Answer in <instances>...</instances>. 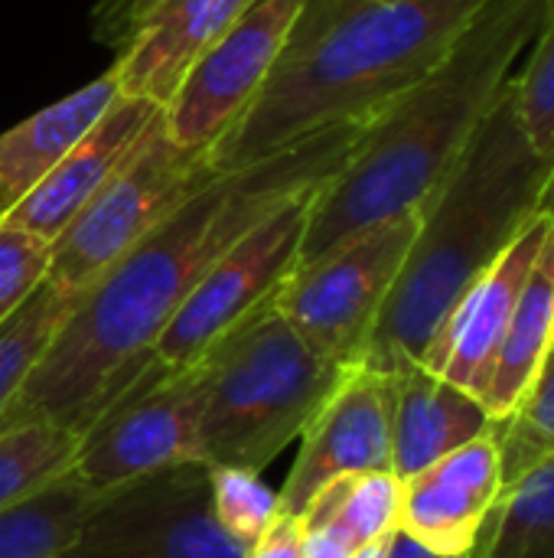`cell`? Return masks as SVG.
<instances>
[{"instance_id": "27", "label": "cell", "mask_w": 554, "mask_h": 558, "mask_svg": "<svg viewBox=\"0 0 554 558\" xmlns=\"http://www.w3.org/2000/svg\"><path fill=\"white\" fill-rule=\"evenodd\" d=\"M209 504L219 530L242 546H251L281 517L278 490L245 468H209Z\"/></svg>"}, {"instance_id": "2", "label": "cell", "mask_w": 554, "mask_h": 558, "mask_svg": "<svg viewBox=\"0 0 554 558\" xmlns=\"http://www.w3.org/2000/svg\"><path fill=\"white\" fill-rule=\"evenodd\" d=\"M545 7L549 0H487L441 62L362 128L346 163L313 196L297 265L428 206L509 88Z\"/></svg>"}, {"instance_id": "10", "label": "cell", "mask_w": 554, "mask_h": 558, "mask_svg": "<svg viewBox=\"0 0 554 558\" xmlns=\"http://www.w3.org/2000/svg\"><path fill=\"white\" fill-rule=\"evenodd\" d=\"M202 396V360L189 369H163L150 360L137 383L82 432L75 474L95 490H111L199 461Z\"/></svg>"}, {"instance_id": "34", "label": "cell", "mask_w": 554, "mask_h": 558, "mask_svg": "<svg viewBox=\"0 0 554 558\" xmlns=\"http://www.w3.org/2000/svg\"><path fill=\"white\" fill-rule=\"evenodd\" d=\"M542 213H549L554 219V173H552V183H549V190H545V199H542Z\"/></svg>"}, {"instance_id": "23", "label": "cell", "mask_w": 554, "mask_h": 558, "mask_svg": "<svg viewBox=\"0 0 554 558\" xmlns=\"http://www.w3.org/2000/svg\"><path fill=\"white\" fill-rule=\"evenodd\" d=\"M82 435L62 425H26L0 435V510L75 471Z\"/></svg>"}, {"instance_id": "22", "label": "cell", "mask_w": 554, "mask_h": 558, "mask_svg": "<svg viewBox=\"0 0 554 558\" xmlns=\"http://www.w3.org/2000/svg\"><path fill=\"white\" fill-rule=\"evenodd\" d=\"M398 513L402 481L392 471H376L333 481L327 490L313 497L300 523H330L362 549L398 533Z\"/></svg>"}, {"instance_id": "7", "label": "cell", "mask_w": 554, "mask_h": 558, "mask_svg": "<svg viewBox=\"0 0 554 558\" xmlns=\"http://www.w3.org/2000/svg\"><path fill=\"white\" fill-rule=\"evenodd\" d=\"M418 226L421 213H405L297 265L278 288L274 311L320 356L362 366L372 327L408 258Z\"/></svg>"}, {"instance_id": "9", "label": "cell", "mask_w": 554, "mask_h": 558, "mask_svg": "<svg viewBox=\"0 0 554 558\" xmlns=\"http://www.w3.org/2000/svg\"><path fill=\"white\" fill-rule=\"evenodd\" d=\"M209 504V468L193 461L111 487L56 558H245Z\"/></svg>"}, {"instance_id": "12", "label": "cell", "mask_w": 554, "mask_h": 558, "mask_svg": "<svg viewBox=\"0 0 554 558\" xmlns=\"http://www.w3.org/2000/svg\"><path fill=\"white\" fill-rule=\"evenodd\" d=\"M395 376L356 366L300 435V454L278 490L281 513L304 517L333 481L392 471Z\"/></svg>"}, {"instance_id": "30", "label": "cell", "mask_w": 554, "mask_h": 558, "mask_svg": "<svg viewBox=\"0 0 554 558\" xmlns=\"http://www.w3.org/2000/svg\"><path fill=\"white\" fill-rule=\"evenodd\" d=\"M245 558H304V526H300V517L281 513L268 526V533H261L248 546Z\"/></svg>"}, {"instance_id": "1", "label": "cell", "mask_w": 554, "mask_h": 558, "mask_svg": "<svg viewBox=\"0 0 554 558\" xmlns=\"http://www.w3.org/2000/svg\"><path fill=\"white\" fill-rule=\"evenodd\" d=\"M362 128L320 131L196 190L72 301L46 353L3 409L0 435L36 422L82 435L137 383L160 333L212 262L278 206L330 183Z\"/></svg>"}, {"instance_id": "15", "label": "cell", "mask_w": 554, "mask_h": 558, "mask_svg": "<svg viewBox=\"0 0 554 558\" xmlns=\"http://www.w3.org/2000/svg\"><path fill=\"white\" fill-rule=\"evenodd\" d=\"M160 118V108L144 98H118L95 128L69 147V154L13 206L0 216L3 226L20 229L52 245L65 226L88 206V199L108 183V177L127 160L147 128Z\"/></svg>"}, {"instance_id": "16", "label": "cell", "mask_w": 554, "mask_h": 558, "mask_svg": "<svg viewBox=\"0 0 554 558\" xmlns=\"http://www.w3.org/2000/svg\"><path fill=\"white\" fill-rule=\"evenodd\" d=\"M251 3L255 0H160L131 29L111 62L121 95L153 101L163 111L186 72Z\"/></svg>"}, {"instance_id": "21", "label": "cell", "mask_w": 554, "mask_h": 558, "mask_svg": "<svg viewBox=\"0 0 554 558\" xmlns=\"http://www.w3.org/2000/svg\"><path fill=\"white\" fill-rule=\"evenodd\" d=\"M477 549L483 558H554V454L503 490Z\"/></svg>"}, {"instance_id": "26", "label": "cell", "mask_w": 554, "mask_h": 558, "mask_svg": "<svg viewBox=\"0 0 554 558\" xmlns=\"http://www.w3.org/2000/svg\"><path fill=\"white\" fill-rule=\"evenodd\" d=\"M500 454L503 490L554 454V360L545 363L542 376L519 402V409L500 422Z\"/></svg>"}, {"instance_id": "4", "label": "cell", "mask_w": 554, "mask_h": 558, "mask_svg": "<svg viewBox=\"0 0 554 558\" xmlns=\"http://www.w3.org/2000/svg\"><path fill=\"white\" fill-rule=\"evenodd\" d=\"M552 173L554 160L532 150L506 88L421 209L418 235L362 353L366 369L395 376L421 363L464 291L542 213Z\"/></svg>"}, {"instance_id": "32", "label": "cell", "mask_w": 554, "mask_h": 558, "mask_svg": "<svg viewBox=\"0 0 554 558\" xmlns=\"http://www.w3.org/2000/svg\"><path fill=\"white\" fill-rule=\"evenodd\" d=\"M385 558H483L480 556V549H473V553H467V556H438V553H428L424 546H418L415 539H408L405 533H395L392 539H389V553Z\"/></svg>"}, {"instance_id": "20", "label": "cell", "mask_w": 554, "mask_h": 558, "mask_svg": "<svg viewBox=\"0 0 554 558\" xmlns=\"http://www.w3.org/2000/svg\"><path fill=\"white\" fill-rule=\"evenodd\" d=\"M104 494L69 471L39 494L0 510V558H56Z\"/></svg>"}, {"instance_id": "3", "label": "cell", "mask_w": 554, "mask_h": 558, "mask_svg": "<svg viewBox=\"0 0 554 558\" xmlns=\"http://www.w3.org/2000/svg\"><path fill=\"white\" fill-rule=\"evenodd\" d=\"M487 0H304L287 46L238 124L209 150L216 173L320 131L369 124L431 72Z\"/></svg>"}, {"instance_id": "18", "label": "cell", "mask_w": 554, "mask_h": 558, "mask_svg": "<svg viewBox=\"0 0 554 558\" xmlns=\"http://www.w3.org/2000/svg\"><path fill=\"white\" fill-rule=\"evenodd\" d=\"M118 98L121 88L108 65L98 78L0 131V216L13 209Z\"/></svg>"}, {"instance_id": "8", "label": "cell", "mask_w": 554, "mask_h": 558, "mask_svg": "<svg viewBox=\"0 0 554 558\" xmlns=\"http://www.w3.org/2000/svg\"><path fill=\"white\" fill-rule=\"evenodd\" d=\"M313 196L317 190L287 199L212 262L153 347V360L163 369H189L238 324L274 301L300 262Z\"/></svg>"}, {"instance_id": "28", "label": "cell", "mask_w": 554, "mask_h": 558, "mask_svg": "<svg viewBox=\"0 0 554 558\" xmlns=\"http://www.w3.org/2000/svg\"><path fill=\"white\" fill-rule=\"evenodd\" d=\"M49 275V245L0 222V327Z\"/></svg>"}, {"instance_id": "29", "label": "cell", "mask_w": 554, "mask_h": 558, "mask_svg": "<svg viewBox=\"0 0 554 558\" xmlns=\"http://www.w3.org/2000/svg\"><path fill=\"white\" fill-rule=\"evenodd\" d=\"M160 0H98L91 10V33L104 46H118L131 36V29L157 7Z\"/></svg>"}, {"instance_id": "25", "label": "cell", "mask_w": 554, "mask_h": 558, "mask_svg": "<svg viewBox=\"0 0 554 558\" xmlns=\"http://www.w3.org/2000/svg\"><path fill=\"white\" fill-rule=\"evenodd\" d=\"M509 88L526 141L539 157L554 160V0H549L542 26Z\"/></svg>"}, {"instance_id": "14", "label": "cell", "mask_w": 554, "mask_h": 558, "mask_svg": "<svg viewBox=\"0 0 554 558\" xmlns=\"http://www.w3.org/2000/svg\"><path fill=\"white\" fill-rule=\"evenodd\" d=\"M503 497L500 422L402 484L398 533L438 556H467Z\"/></svg>"}, {"instance_id": "6", "label": "cell", "mask_w": 554, "mask_h": 558, "mask_svg": "<svg viewBox=\"0 0 554 558\" xmlns=\"http://www.w3.org/2000/svg\"><path fill=\"white\" fill-rule=\"evenodd\" d=\"M212 177L219 173L209 167V154L170 141L160 111L127 160L49 245L46 278L78 298Z\"/></svg>"}, {"instance_id": "11", "label": "cell", "mask_w": 554, "mask_h": 558, "mask_svg": "<svg viewBox=\"0 0 554 558\" xmlns=\"http://www.w3.org/2000/svg\"><path fill=\"white\" fill-rule=\"evenodd\" d=\"M300 10L304 0H255L163 105V131L170 141L209 154L258 98Z\"/></svg>"}, {"instance_id": "24", "label": "cell", "mask_w": 554, "mask_h": 558, "mask_svg": "<svg viewBox=\"0 0 554 558\" xmlns=\"http://www.w3.org/2000/svg\"><path fill=\"white\" fill-rule=\"evenodd\" d=\"M72 294L56 288L49 278L26 298V304L0 327V415L23 386L26 373L46 353L49 340L72 311Z\"/></svg>"}, {"instance_id": "31", "label": "cell", "mask_w": 554, "mask_h": 558, "mask_svg": "<svg viewBox=\"0 0 554 558\" xmlns=\"http://www.w3.org/2000/svg\"><path fill=\"white\" fill-rule=\"evenodd\" d=\"M304 526V558H353L356 543L330 523H300Z\"/></svg>"}, {"instance_id": "33", "label": "cell", "mask_w": 554, "mask_h": 558, "mask_svg": "<svg viewBox=\"0 0 554 558\" xmlns=\"http://www.w3.org/2000/svg\"><path fill=\"white\" fill-rule=\"evenodd\" d=\"M395 536V533H392ZM389 536V539H392ZM389 539H379V543H369V546H362V549H356V556L353 558H385L389 553Z\"/></svg>"}, {"instance_id": "19", "label": "cell", "mask_w": 554, "mask_h": 558, "mask_svg": "<svg viewBox=\"0 0 554 558\" xmlns=\"http://www.w3.org/2000/svg\"><path fill=\"white\" fill-rule=\"evenodd\" d=\"M554 340V219L545 232V242L539 248V258L526 278V288L519 294V304L513 311L509 330L503 337V347L496 353L483 409L493 422H503L519 409V402L529 396L535 379L542 376Z\"/></svg>"}, {"instance_id": "5", "label": "cell", "mask_w": 554, "mask_h": 558, "mask_svg": "<svg viewBox=\"0 0 554 558\" xmlns=\"http://www.w3.org/2000/svg\"><path fill=\"white\" fill-rule=\"evenodd\" d=\"M202 363L199 464L258 474L304 435L356 369L310 350L274 301L219 340Z\"/></svg>"}, {"instance_id": "13", "label": "cell", "mask_w": 554, "mask_h": 558, "mask_svg": "<svg viewBox=\"0 0 554 558\" xmlns=\"http://www.w3.org/2000/svg\"><path fill=\"white\" fill-rule=\"evenodd\" d=\"M549 226L552 216L539 213L513 239V245L464 291V298L451 307V314L431 337L418 366L483 399L496 353L503 347L513 311L539 258Z\"/></svg>"}, {"instance_id": "35", "label": "cell", "mask_w": 554, "mask_h": 558, "mask_svg": "<svg viewBox=\"0 0 554 558\" xmlns=\"http://www.w3.org/2000/svg\"><path fill=\"white\" fill-rule=\"evenodd\" d=\"M549 360H554V340H552V353H549Z\"/></svg>"}, {"instance_id": "17", "label": "cell", "mask_w": 554, "mask_h": 558, "mask_svg": "<svg viewBox=\"0 0 554 558\" xmlns=\"http://www.w3.org/2000/svg\"><path fill=\"white\" fill-rule=\"evenodd\" d=\"M493 425L496 422L477 396L424 366H408L395 373L392 474L405 484Z\"/></svg>"}]
</instances>
